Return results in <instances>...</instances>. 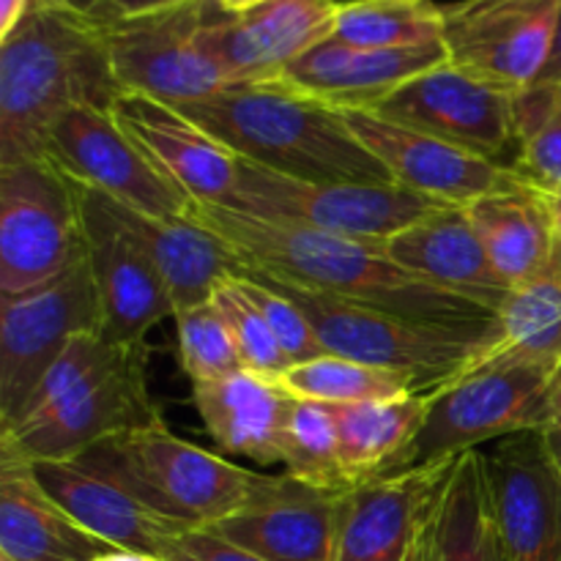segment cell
<instances>
[{
	"instance_id": "cell-1",
	"label": "cell",
	"mask_w": 561,
	"mask_h": 561,
	"mask_svg": "<svg viewBox=\"0 0 561 561\" xmlns=\"http://www.w3.org/2000/svg\"><path fill=\"white\" fill-rule=\"evenodd\" d=\"M190 214L230 247L241 274H263L420 323L466 332L499 329L496 312L405 272L376 241L321 233L228 206H195Z\"/></svg>"
},
{
	"instance_id": "cell-2",
	"label": "cell",
	"mask_w": 561,
	"mask_h": 561,
	"mask_svg": "<svg viewBox=\"0 0 561 561\" xmlns=\"http://www.w3.org/2000/svg\"><path fill=\"white\" fill-rule=\"evenodd\" d=\"M124 93L96 22L36 3L0 38V164L42 159L60 115L113 110Z\"/></svg>"
},
{
	"instance_id": "cell-3",
	"label": "cell",
	"mask_w": 561,
	"mask_h": 561,
	"mask_svg": "<svg viewBox=\"0 0 561 561\" xmlns=\"http://www.w3.org/2000/svg\"><path fill=\"white\" fill-rule=\"evenodd\" d=\"M179 110L241 159L274 173L301 181L394 184L340 110L279 80L230 85Z\"/></svg>"
},
{
	"instance_id": "cell-4",
	"label": "cell",
	"mask_w": 561,
	"mask_h": 561,
	"mask_svg": "<svg viewBox=\"0 0 561 561\" xmlns=\"http://www.w3.org/2000/svg\"><path fill=\"white\" fill-rule=\"evenodd\" d=\"M431 392L425 425L389 474L427 469L504 438L557 425L561 365L488 354Z\"/></svg>"
},
{
	"instance_id": "cell-5",
	"label": "cell",
	"mask_w": 561,
	"mask_h": 561,
	"mask_svg": "<svg viewBox=\"0 0 561 561\" xmlns=\"http://www.w3.org/2000/svg\"><path fill=\"white\" fill-rule=\"evenodd\" d=\"M244 274L272 285L301 307L323 354L403 373L420 383L422 392L444 387L455 376L474 367L502 340V329L466 332V329H449L438 327V323H420L403 316H392L387 310H376V307L354 305V301L334 299V296L318 294V290L299 288V285L283 283V279L250 272Z\"/></svg>"
},
{
	"instance_id": "cell-6",
	"label": "cell",
	"mask_w": 561,
	"mask_h": 561,
	"mask_svg": "<svg viewBox=\"0 0 561 561\" xmlns=\"http://www.w3.org/2000/svg\"><path fill=\"white\" fill-rule=\"evenodd\" d=\"M186 529H208L250 502L257 471L173 436L164 422L121 433L77 455Z\"/></svg>"
},
{
	"instance_id": "cell-7",
	"label": "cell",
	"mask_w": 561,
	"mask_h": 561,
	"mask_svg": "<svg viewBox=\"0 0 561 561\" xmlns=\"http://www.w3.org/2000/svg\"><path fill=\"white\" fill-rule=\"evenodd\" d=\"M228 208L383 244L427 214L449 206L400 184L301 181L239 157V184Z\"/></svg>"
},
{
	"instance_id": "cell-8",
	"label": "cell",
	"mask_w": 561,
	"mask_h": 561,
	"mask_svg": "<svg viewBox=\"0 0 561 561\" xmlns=\"http://www.w3.org/2000/svg\"><path fill=\"white\" fill-rule=\"evenodd\" d=\"M82 255L75 184L47 159L0 164V294L49 283Z\"/></svg>"
},
{
	"instance_id": "cell-9",
	"label": "cell",
	"mask_w": 561,
	"mask_h": 561,
	"mask_svg": "<svg viewBox=\"0 0 561 561\" xmlns=\"http://www.w3.org/2000/svg\"><path fill=\"white\" fill-rule=\"evenodd\" d=\"M82 332H102L85 255L49 283L0 294V431L14 425L44 373Z\"/></svg>"
},
{
	"instance_id": "cell-10",
	"label": "cell",
	"mask_w": 561,
	"mask_h": 561,
	"mask_svg": "<svg viewBox=\"0 0 561 561\" xmlns=\"http://www.w3.org/2000/svg\"><path fill=\"white\" fill-rule=\"evenodd\" d=\"M148 345L121 351L110 365L77 383L47 414L0 433V447L31 463L69 460L121 433L162 422L148 392Z\"/></svg>"
},
{
	"instance_id": "cell-11",
	"label": "cell",
	"mask_w": 561,
	"mask_h": 561,
	"mask_svg": "<svg viewBox=\"0 0 561 561\" xmlns=\"http://www.w3.org/2000/svg\"><path fill=\"white\" fill-rule=\"evenodd\" d=\"M42 159L75 184L153 219L186 217L195 208L121 129L113 110L75 107L60 115L44 140Z\"/></svg>"
},
{
	"instance_id": "cell-12",
	"label": "cell",
	"mask_w": 561,
	"mask_h": 561,
	"mask_svg": "<svg viewBox=\"0 0 561 561\" xmlns=\"http://www.w3.org/2000/svg\"><path fill=\"white\" fill-rule=\"evenodd\" d=\"M208 3L211 0H197L179 9L99 25L110 64L126 93L184 107L230 88L197 42Z\"/></svg>"
},
{
	"instance_id": "cell-13",
	"label": "cell",
	"mask_w": 561,
	"mask_h": 561,
	"mask_svg": "<svg viewBox=\"0 0 561 561\" xmlns=\"http://www.w3.org/2000/svg\"><path fill=\"white\" fill-rule=\"evenodd\" d=\"M444 47L455 69L518 93L540 80L561 0H447Z\"/></svg>"
},
{
	"instance_id": "cell-14",
	"label": "cell",
	"mask_w": 561,
	"mask_h": 561,
	"mask_svg": "<svg viewBox=\"0 0 561 561\" xmlns=\"http://www.w3.org/2000/svg\"><path fill=\"white\" fill-rule=\"evenodd\" d=\"M75 190L85 261L102 305V334L115 345H148V332L175 316L168 288L113 201L80 184Z\"/></svg>"
},
{
	"instance_id": "cell-15",
	"label": "cell",
	"mask_w": 561,
	"mask_h": 561,
	"mask_svg": "<svg viewBox=\"0 0 561 561\" xmlns=\"http://www.w3.org/2000/svg\"><path fill=\"white\" fill-rule=\"evenodd\" d=\"M337 9V0H263L228 14L211 0L197 42L228 85L274 82L301 55L332 38Z\"/></svg>"
},
{
	"instance_id": "cell-16",
	"label": "cell",
	"mask_w": 561,
	"mask_h": 561,
	"mask_svg": "<svg viewBox=\"0 0 561 561\" xmlns=\"http://www.w3.org/2000/svg\"><path fill=\"white\" fill-rule=\"evenodd\" d=\"M370 113L502 164L515 148V93L477 80L449 60L405 82Z\"/></svg>"
},
{
	"instance_id": "cell-17",
	"label": "cell",
	"mask_w": 561,
	"mask_h": 561,
	"mask_svg": "<svg viewBox=\"0 0 561 561\" xmlns=\"http://www.w3.org/2000/svg\"><path fill=\"white\" fill-rule=\"evenodd\" d=\"M343 121L394 184L447 206L463 208L518 179L513 164L449 146L370 110H345Z\"/></svg>"
},
{
	"instance_id": "cell-18",
	"label": "cell",
	"mask_w": 561,
	"mask_h": 561,
	"mask_svg": "<svg viewBox=\"0 0 561 561\" xmlns=\"http://www.w3.org/2000/svg\"><path fill=\"white\" fill-rule=\"evenodd\" d=\"M504 561H561V480L540 433L482 449Z\"/></svg>"
},
{
	"instance_id": "cell-19",
	"label": "cell",
	"mask_w": 561,
	"mask_h": 561,
	"mask_svg": "<svg viewBox=\"0 0 561 561\" xmlns=\"http://www.w3.org/2000/svg\"><path fill=\"white\" fill-rule=\"evenodd\" d=\"M340 502L343 493L305 485L290 474H261L250 502L208 529L266 561H332Z\"/></svg>"
},
{
	"instance_id": "cell-20",
	"label": "cell",
	"mask_w": 561,
	"mask_h": 561,
	"mask_svg": "<svg viewBox=\"0 0 561 561\" xmlns=\"http://www.w3.org/2000/svg\"><path fill=\"white\" fill-rule=\"evenodd\" d=\"M121 129L195 206H228L239 184V153L173 104L124 93L113 107Z\"/></svg>"
},
{
	"instance_id": "cell-21",
	"label": "cell",
	"mask_w": 561,
	"mask_h": 561,
	"mask_svg": "<svg viewBox=\"0 0 561 561\" xmlns=\"http://www.w3.org/2000/svg\"><path fill=\"white\" fill-rule=\"evenodd\" d=\"M447 60L444 44L414 49H370L327 38L290 64L279 82L340 113L376 110L405 82Z\"/></svg>"
},
{
	"instance_id": "cell-22",
	"label": "cell",
	"mask_w": 561,
	"mask_h": 561,
	"mask_svg": "<svg viewBox=\"0 0 561 561\" xmlns=\"http://www.w3.org/2000/svg\"><path fill=\"white\" fill-rule=\"evenodd\" d=\"M44 491L93 537L115 551L148 553L162 559L164 546L186 526L164 518L85 458L33 463Z\"/></svg>"
},
{
	"instance_id": "cell-23",
	"label": "cell",
	"mask_w": 561,
	"mask_h": 561,
	"mask_svg": "<svg viewBox=\"0 0 561 561\" xmlns=\"http://www.w3.org/2000/svg\"><path fill=\"white\" fill-rule=\"evenodd\" d=\"M383 252L405 272L496 316L510 296V285L496 274L469 214L460 206L442 208L409 225L383 241Z\"/></svg>"
},
{
	"instance_id": "cell-24",
	"label": "cell",
	"mask_w": 561,
	"mask_h": 561,
	"mask_svg": "<svg viewBox=\"0 0 561 561\" xmlns=\"http://www.w3.org/2000/svg\"><path fill=\"white\" fill-rule=\"evenodd\" d=\"M444 463L378 477L345 491L332 561H409Z\"/></svg>"
},
{
	"instance_id": "cell-25",
	"label": "cell",
	"mask_w": 561,
	"mask_h": 561,
	"mask_svg": "<svg viewBox=\"0 0 561 561\" xmlns=\"http://www.w3.org/2000/svg\"><path fill=\"white\" fill-rule=\"evenodd\" d=\"M115 551L82 529L38 482L31 460L0 447V557L93 561Z\"/></svg>"
},
{
	"instance_id": "cell-26",
	"label": "cell",
	"mask_w": 561,
	"mask_h": 561,
	"mask_svg": "<svg viewBox=\"0 0 561 561\" xmlns=\"http://www.w3.org/2000/svg\"><path fill=\"white\" fill-rule=\"evenodd\" d=\"M422 561H504L482 449L438 471L422 518Z\"/></svg>"
},
{
	"instance_id": "cell-27",
	"label": "cell",
	"mask_w": 561,
	"mask_h": 561,
	"mask_svg": "<svg viewBox=\"0 0 561 561\" xmlns=\"http://www.w3.org/2000/svg\"><path fill=\"white\" fill-rule=\"evenodd\" d=\"M192 403L219 453L261 466L283 463L296 398L274 381L241 370L211 383H192Z\"/></svg>"
},
{
	"instance_id": "cell-28",
	"label": "cell",
	"mask_w": 561,
	"mask_h": 561,
	"mask_svg": "<svg viewBox=\"0 0 561 561\" xmlns=\"http://www.w3.org/2000/svg\"><path fill=\"white\" fill-rule=\"evenodd\" d=\"M463 208L510 290L546 272L559 255L548 192L537 190L520 175L513 184L477 197Z\"/></svg>"
},
{
	"instance_id": "cell-29",
	"label": "cell",
	"mask_w": 561,
	"mask_h": 561,
	"mask_svg": "<svg viewBox=\"0 0 561 561\" xmlns=\"http://www.w3.org/2000/svg\"><path fill=\"white\" fill-rule=\"evenodd\" d=\"M113 206L137 244L157 266L175 312L203 305L211 299L225 277L241 274V263L230 252V247L211 230L203 228L192 214L175 219H153L118 203Z\"/></svg>"
},
{
	"instance_id": "cell-30",
	"label": "cell",
	"mask_w": 561,
	"mask_h": 561,
	"mask_svg": "<svg viewBox=\"0 0 561 561\" xmlns=\"http://www.w3.org/2000/svg\"><path fill=\"white\" fill-rule=\"evenodd\" d=\"M433 392H414L381 403L332 405L340 463L351 488L387 477L431 414Z\"/></svg>"
},
{
	"instance_id": "cell-31",
	"label": "cell",
	"mask_w": 561,
	"mask_h": 561,
	"mask_svg": "<svg viewBox=\"0 0 561 561\" xmlns=\"http://www.w3.org/2000/svg\"><path fill=\"white\" fill-rule=\"evenodd\" d=\"M332 38L370 49L444 44V9L438 0H351L340 3Z\"/></svg>"
},
{
	"instance_id": "cell-32",
	"label": "cell",
	"mask_w": 561,
	"mask_h": 561,
	"mask_svg": "<svg viewBox=\"0 0 561 561\" xmlns=\"http://www.w3.org/2000/svg\"><path fill=\"white\" fill-rule=\"evenodd\" d=\"M499 329L502 340L491 354L561 365V252L546 272L510 290Z\"/></svg>"
},
{
	"instance_id": "cell-33",
	"label": "cell",
	"mask_w": 561,
	"mask_h": 561,
	"mask_svg": "<svg viewBox=\"0 0 561 561\" xmlns=\"http://www.w3.org/2000/svg\"><path fill=\"white\" fill-rule=\"evenodd\" d=\"M277 387H283L296 400H312V403L327 405L381 403V400L422 392L420 383L411 376L362 365V362L334 354L290 365Z\"/></svg>"
},
{
	"instance_id": "cell-34",
	"label": "cell",
	"mask_w": 561,
	"mask_h": 561,
	"mask_svg": "<svg viewBox=\"0 0 561 561\" xmlns=\"http://www.w3.org/2000/svg\"><path fill=\"white\" fill-rule=\"evenodd\" d=\"M513 170L548 195L561 192V88L535 82L515 93Z\"/></svg>"
},
{
	"instance_id": "cell-35",
	"label": "cell",
	"mask_w": 561,
	"mask_h": 561,
	"mask_svg": "<svg viewBox=\"0 0 561 561\" xmlns=\"http://www.w3.org/2000/svg\"><path fill=\"white\" fill-rule=\"evenodd\" d=\"M285 474L321 491L345 493L351 482L340 463V438L332 405L296 400L283 449Z\"/></svg>"
},
{
	"instance_id": "cell-36",
	"label": "cell",
	"mask_w": 561,
	"mask_h": 561,
	"mask_svg": "<svg viewBox=\"0 0 561 561\" xmlns=\"http://www.w3.org/2000/svg\"><path fill=\"white\" fill-rule=\"evenodd\" d=\"M179 354L192 383H211L244 370L230 329L214 299L175 312Z\"/></svg>"
},
{
	"instance_id": "cell-37",
	"label": "cell",
	"mask_w": 561,
	"mask_h": 561,
	"mask_svg": "<svg viewBox=\"0 0 561 561\" xmlns=\"http://www.w3.org/2000/svg\"><path fill=\"white\" fill-rule=\"evenodd\" d=\"M211 299L217 305V310L222 312L225 323H228L230 337H233L244 370L277 383L283 378V373L290 367V359L279 348L277 337L272 334L268 323L263 321L257 307L252 305L247 290L241 288V279L236 274L233 277H225L217 285Z\"/></svg>"
},
{
	"instance_id": "cell-38",
	"label": "cell",
	"mask_w": 561,
	"mask_h": 561,
	"mask_svg": "<svg viewBox=\"0 0 561 561\" xmlns=\"http://www.w3.org/2000/svg\"><path fill=\"white\" fill-rule=\"evenodd\" d=\"M236 277L241 279V288L247 290L252 305L257 307L263 321L268 323V329H272V334L277 337L279 348L285 351L290 365H299V362H310L323 356L321 343H318L310 321H307V316L301 312V307L296 305V301H290L288 296L279 294L272 285L261 283V279L247 277V274H236Z\"/></svg>"
},
{
	"instance_id": "cell-39",
	"label": "cell",
	"mask_w": 561,
	"mask_h": 561,
	"mask_svg": "<svg viewBox=\"0 0 561 561\" xmlns=\"http://www.w3.org/2000/svg\"><path fill=\"white\" fill-rule=\"evenodd\" d=\"M164 561H266L247 548L233 546L211 529H186L164 546Z\"/></svg>"
},
{
	"instance_id": "cell-40",
	"label": "cell",
	"mask_w": 561,
	"mask_h": 561,
	"mask_svg": "<svg viewBox=\"0 0 561 561\" xmlns=\"http://www.w3.org/2000/svg\"><path fill=\"white\" fill-rule=\"evenodd\" d=\"M190 3H197V0H102V3L88 14V20L96 22V25H107V22L157 14V11H170Z\"/></svg>"
},
{
	"instance_id": "cell-41",
	"label": "cell",
	"mask_w": 561,
	"mask_h": 561,
	"mask_svg": "<svg viewBox=\"0 0 561 561\" xmlns=\"http://www.w3.org/2000/svg\"><path fill=\"white\" fill-rule=\"evenodd\" d=\"M38 0H0V38L14 33V27L36 9Z\"/></svg>"
},
{
	"instance_id": "cell-42",
	"label": "cell",
	"mask_w": 561,
	"mask_h": 561,
	"mask_svg": "<svg viewBox=\"0 0 561 561\" xmlns=\"http://www.w3.org/2000/svg\"><path fill=\"white\" fill-rule=\"evenodd\" d=\"M542 85H553V88H561V9H559V22H557V36H553V47H551V55H548V64L546 69H542L540 80Z\"/></svg>"
},
{
	"instance_id": "cell-43",
	"label": "cell",
	"mask_w": 561,
	"mask_h": 561,
	"mask_svg": "<svg viewBox=\"0 0 561 561\" xmlns=\"http://www.w3.org/2000/svg\"><path fill=\"white\" fill-rule=\"evenodd\" d=\"M542 436V444H546V453L548 458H551L553 469H557L559 480H561V422H557V425H551L548 431L540 433Z\"/></svg>"
},
{
	"instance_id": "cell-44",
	"label": "cell",
	"mask_w": 561,
	"mask_h": 561,
	"mask_svg": "<svg viewBox=\"0 0 561 561\" xmlns=\"http://www.w3.org/2000/svg\"><path fill=\"white\" fill-rule=\"evenodd\" d=\"M38 3L44 5H53V9H64V11H71V14H80V16H88L93 9H96L102 0H38Z\"/></svg>"
},
{
	"instance_id": "cell-45",
	"label": "cell",
	"mask_w": 561,
	"mask_h": 561,
	"mask_svg": "<svg viewBox=\"0 0 561 561\" xmlns=\"http://www.w3.org/2000/svg\"><path fill=\"white\" fill-rule=\"evenodd\" d=\"M93 561H164V559L148 557V553H135V551H110V553H104V557H99Z\"/></svg>"
},
{
	"instance_id": "cell-46",
	"label": "cell",
	"mask_w": 561,
	"mask_h": 561,
	"mask_svg": "<svg viewBox=\"0 0 561 561\" xmlns=\"http://www.w3.org/2000/svg\"><path fill=\"white\" fill-rule=\"evenodd\" d=\"M548 206H551L553 233H557V247L561 252V192H553V195H548Z\"/></svg>"
},
{
	"instance_id": "cell-47",
	"label": "cell",
	"mask_w": 561,
	"mask_h": 561,
	"mask_svg": "<svg viewBox=\"0 0 561 561\" xmlns=\"http://www.w3.org/2000/svg\"><path fill=\"white\" fill-rule=\"evenodd\" d=\"M214 3L222 11H228V14H239V11H247L252 9V5L263 3V0H214Z\"/></svg>"
},
{
	"instance_id": "cell-48",
	"label": "cell",
	"mask_w": 561,
	"mask_h": 561,
	"mask_svg": "<svg viewBox=\"0 0 561 561\" xmlns=\"http://www.w3.org/2000/svg\"><path fill=\"white\" fill-rule=\"evenodd\" d=\"M425 507H427V504H425ZM409 561H422V526H420V537H416V542H414V551H411Z\"/></svg>"
},
{
	"instance_id": "cell-49",
	"label": "cell",
	"mask_w": 561,
	"mask_h": 561,
	"mask_svg": "<svg viewBox=\"0 0 561 561\" xmlns=\"http://www.w3.org/2000/svg\"><path fill=\"white\" fill-rule=\"evenodd\" d=\"M559 422H561V392H559Z\"/></svg>"
},
{
	"instance_id": "cell-50",
	"label": "cell",
	"mask_w": 561,
	"mask_h": 561,
	"mask_svg": "<svg viewBox=\"0 0 561 561\" xmlns=\"http://www.w3.org/2000/svg\"><path fill=\"white\" fill-rule=\"evenodd\" d=\"M337 3H351V0H337ZM438 3H444V0H438Z\"/></svg>"
},
{
	"instance_id": "cell-51",
	"label": "cell",
	"mask_w": 561,
	"mask_h": 561,
	"mask_svg": "<svg viewBox=\"0 0 561 561\" xmlns=\"http://www.w3.org/2000/svg\"><path fill=\"white\" fill-rule=\"evenodd\" d=\"M0 561H9V559H5V557H0Z\"/></svg>"
}]
</instances>
